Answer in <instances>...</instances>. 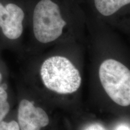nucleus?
<instances>
[{
	"instance_id": "nucleus-1",
	"label": "nucleus",
	"mask_w": 130,
	"mask_h": 130,
	"mask_svg": "<svg viewBox=\"0 0 130 130\" xmlns=\"http://www.w3.org/2000/svg\"><path fill=\"white\" fill-rule=\"evenodd\" d=\"M40 76L47 88L60 94L74 93L81 83L78 70L67 58L61 56L46 59L40 68Z\"/></svg>"
},
{
	"instance_id": "nucleus-2",
	"label": "nucleus",
	"mask_w": 130,
	"mask_h": 130,
	"mask_svg": "<svg viewBox=\"0 0 130 130\" xmlns=\"http://www.w3.org/2000/svg\"><path fill=\"white\" fill-rule=\"evenodd\" d=\"M101 84L107 95L118 104H130V72L124 64L114 59L102 63L99 70Z\"/></svg>"
},
{
	"instance_id": "nucleus-3",
	"label": "nucleus",
	"mask_w": 130,
	"mask_h": 130,
	"mask_svg": "<svg viewBox=\"0 0 130 130\" xmlns=\"http://www.w3.org/2000/svg\"><path fill=\"white\" fill-rule=\"evenodd\" d=\"M32 21L35 37L43 43L58 38L66 25L58 6L51 0H41L37 3L34 10Z\"/></svg>"
},
{
	"instance_id": "nucleus-4",
	"label": "nucleus",
	"mask_w": 130,
	"mask_h": 130,
	"mask_svg": "<svg viewBox=\"0 0 130 130\" xmlns=\"http://www.w3.org/2000/svg\"><path fill=\"white\" fill-rule=\"evenodd\" d=\"M25 14L15 3L4 4L0 1V30L8 40L18 39L23 32Z\"/></svg>"
},
{
	"instance_id": "nucleus-5",
	"label": "nucleus",
	"mask_w": 130,
	"mask_h": 130,
	"mask_svg": "<svg viewBox=\"0 0 130 130\" xmlns=\"http://www.w3.org/2000/svg\"><path fill=\"white\" fill-rule=\"evenodd\" d=\"M18 123L21 130H40L50 123L48 116L35 102L22 99L18 110Z\"/></svg>"
},
{
	"instance_id": "nucleus-6",
	"label": "nucleus",
	"mask_w": 130,
	"mask_h": 130,
	"mask_svg": "<svg viewBox=\"0 0 130 130\" xmlns=\"http://www.w3.org/2000/svg\"><path fill=\"white\" fill-rule=\"evenodd\" d=\"M94 1L98 12L104 16L111 15L130 3V0H94Z\"/></svg>"
},
{
	"instance_id": "nucleus-7",
	"label": "nucleus",
	"mask_w": 130,
	"mask_h": 130,
	"mask_svg": "<svg viewBox=\"0 0 130 130\" xmlns=\"http://www.w3.org/2000/svg\"><path fill=\"white\" fill-rule=\"evenodd\" d=\"M7 89V86L6 83L0 85V123L4 121L10 110Z\"/></svg>"
},
{
	"instance_id": "nucleus-8",
	"label": "nucleus",
	"mask_w": 130,
	"mask_h": 130,
	"mask_svg": "<svg viewBox=\"0 0 130 130\" xmlns=\"http://www.w3.org/2000/svg\"><path fill=\"white\" fill-rule=\"evenodd\" d=\"M0 130H21L17 121L12 120L9 122L4 120L0 123Z\"/></svg>"
},
{
	"instance_id": "nucleus-9",
	"label": "nucleus",
	"mask_w": 130,
	"mask_h": 130,
	"mask_svg": "<svg viewBox=\"0 0 130 130\" xmlns=\"http://www.w3.org/2000/svg\"><path fill=\"white\" fill-rule=\"evenodd\" d=\"M84 130H107V129L100 123H93L86 127Z\"/></svg>"
},
{
	"instance_id": "nucleus-10",
	"label": "nucleus",
	"mask_w": 130,
	"mask_h": 130,
	"mask_svg": "<svg viewBox=\"0 0 130 130\" xmlns=\"http://www.w3.org/2000/svg\"><path fill=\"white\" fill-rule=\"evenodd\" d=\"M115 130H130L129 125L125 123H121L116 126Z\"/></svg>"
},
{
	"instance_id": "nucleus-11",
	"label": "nucleus",
	"mask_w": 130,
	"mask_h": 130,
	"mask_svg": "<svg viewBox=\"0 0 130 130\" xmlns=\"http://www.w3.org/2000/svg\"><path fill=\"white\" fill-rule=\"evenodd\" d=\"M3 78H4L3 73L2 72V71L0 70V85L3 83Z\"/></svg>"
}]
</instances>
